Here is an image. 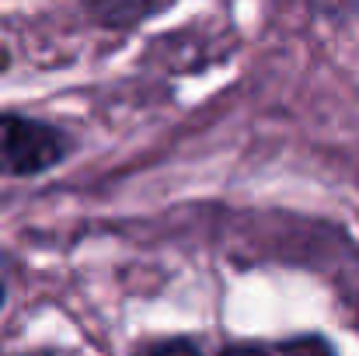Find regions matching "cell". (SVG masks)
Here are the masks:
<instances>
[{
	"label": "cell",
	"instance_id": "8992f818",
	"mask_svg": "<svg viewBox=\"0 0 359 356\" xmlns=\"http://www.w3.org/2000/svg\"><path fill=\"white\" fill-rule=\"evenodd\" d=\"M25 356H67V353H56V350H42V353H25Z\"/></svg>",
	"mask_w": 359,
	"mask_h": 356
},
{
	"label": "cell",
	"instance_id": "277c9868",
	"mask_svg": "<svg viewBox=\"0 0 359 356\" xmlns=\"http://www.w3.org/2000/svg\"><path fill=\"white\" fill-rule=\"evenodd\" d=\"M140 356H199V346L192 339H168V343H157V346L143 350Z\"/></svg>",
	"mask_w": 359,
	"mask_h": 356
},
{
	"label": "cell",
	"instance_id": "7a4b0ae2",
	"mask_svg": "<svg viewBox=\"0 0 359 356\" xmlns=\"http://www.w3.org/2000/svg\"><path fill=\"white\" fill-rule=\"evenodd\" d=\"M171 0H88L95 21L109 25V28H129L140 25L143 18L157 14L161 7H168Z\"/></svg>",
	"mask_w": 359,
	"mask_h": 356
},
{
	"label": "cell",
	"instance_id": "5b68a950",
	"mask_svg": "<svg viewBox=\"0 0 359 356\" xmlns=\"http://www.w3.org/2000/svg\"><path fill=\"white\" fill-rule=\"evenodd\" d=\"M220 356H272V353H265V350H258V346H227Z\"/></svg>",
	"mask_w": 359,
	"mask_h": 356
},
{
	"label": "cell",
	"instance_id": "3957f363",
	"mask_svg": "<svg viewBox=\"0 0 359 356\" xmlns=\"http://www.w3.org/2000/svg\"><path fill=\"white\" fill-rule=\"evenodd\" d=\"M276 356H335L332 343L321 339V336H304V339H290V343H279Z\"/></svg>",
	"mask_w": 359,
	"mask_h": 356
},
{
	"label": "cell",
	"instance_id": "ba28073f",
	"mask_svg": "<svg viewBox=\"0 0 359 356\" xmlns=\"http://www.w3.org/2000/svg\"><path fill=\"white\" fill-rule=\"evenodd\" d=\"M356 315H359V304H356Z\"/></svg>",
	"mask_w": 359,
	"mask_h": 356
},
{
	"label": "cell",
	"instance_id": "52a82bcc",
	"mask_svg": "<svg viewBox=\"0 0 359 356\" xmlns=\"http://www.w3.org/2000/svg\"><path fill=\"white\" fill-rule=\"evenodd\" d=\"M4 297H7V286H4V272H0V304H4Z\"/></svg>",
	"mask_w": 359,
	"mask_h": 356
},
{
	"label": "cell",
	"instance_id": "6da1fadb",
	"mask_svg": "<svg viewBox=\"0 0 359 356\" xmlns=\"http://www.w3.org/2000/svg\"><path fill=\"white\" fill-rule=\"evenodd\" d=\"M67 140L60 129L25 116H0V171L4 175H39L60 164Z\"/></svg>",
	"mask_w": 359,
	"mask_h": 356
}]
</instances>
